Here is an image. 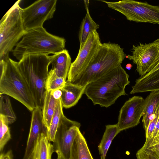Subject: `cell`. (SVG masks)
Wrapping results in <instances>:
<instances>
[{
  "mask_svg": "<svg viewBox=\"0 0 159 159\" xmlns=\"http://www.w3.org/2000/svg\"><path fill=\"white\" fill-rule=\"evenodd\" d=\"M129 75L121 64L97 80L88 84L84 93L94 105L108 107L120 96L126 94Z\"/></svg>",
  "mask_w": 159,
  "mask_h": 159,
  "instance_id": "cell-1",
  "label": "cell"
},
{
  "mask_svg": "<svg viewBox=\"0 0 159 159\" xmlns=\"http://www.w3.org/2000/svg\"><path fill=\"white\" fill-rule=\"evenodd\" d=\"M126 57L123 48L119 44H102L86 68L70 82L86 86L120 65Z\"/></svg>",
  "mask_w": 159,
  "mask_h": 159,
  "instance_id": "cell-2",
  "label": "cell"
},
{
  "mask_svg": "<svg viewBox=\"0 0 159 159\" xmlns=\"http://www.w3.org/2000/svg\"><path fill=\"white\" fill-rule=\"evenodd\" d=\"M51 62V56L38 54L25 56L16 63L18 68L29 88L35 107L42 110Z\"/></svg>",
  "mask_w": 159,
  "mask_h": 159,
  "instance_id": "cell-3",
  "label": "cell"
},
{
  "mask_svg": "<svg viewBox=\"0 0 159 159\" xmlns=\"http://www.w3.org/2000/svg\"><path fill=\"white\" fill-rule=\"evenodd\" d=\"M66 41L64 38L50 34L43 26L26 31L12 52L19 61L28 55L54 54L65 49Z\"/></svg>",
  "mask_w": 159,
  "mask_h": 159,
  "instance_id": "cell-4",
  "label": "cell"
},
{
  "mask_svg": "<svg viewBox=\"0 0 159 159\" xmlns=\"http://www.w3.org/2000/svg\"><path fill=\"white\" fill-rule=\"evenodd\" d=\"M15 61L9 57L0 61V94L10 96L32 111L35 106L25 79Z\"/></svg>",
  "mask_w": 159,
  "mask_h": 159,
  "instance_id": "cell-5",
  "label": "cell"
},
{
  "mask_svg": "<svg viewBox=\"0 0 159 159\" xmlns=\"http://www.w3.org/2000/svg\"><path fill=\"white\" fill-rule=\"evenodd\" d=\"M17 1L6 12L0 22V60H6L25 34L21 16L22 9Z\"/></svg>",
  "mask_w": 159,
  "mask_h": 159,
  "instance_id": "cell-6",
  "label": "cell"
},
{
  "mask_svg": "<svg viewBox=\"0 0 159 159\" xmlns=\"http://www.w3.org/2000/svg\"><path fill=\"white\" fill-rule=\"evenodd\" d=\"M102 1L109 8L122 14L129 21L159 24V6L133 0Z\"/></svg>",
  "mask_w": 159,
  "mask_h": 159,
  "instance_id": "cell-7",
  "label": "cell"
},
{
  "mask_svg": "<svg viewBox=\"0 0 159 159\" xmlns=\"http://www.w3.org/2000/svg\"><path fill=\"white\" fill-rule=\"evenodd\" d=\"M57 0H39L22 9L21 16L26 31L43 27L45 21L53 18Z\"/></svg>",
  "mask_w": 159,
  "mask_h": 159,
  "instance_id": "cell-8",
  "label": "cell"
},
{
  "mask_svg": "<svg viewBox=\"0 0 159 159\" xmlns=\"http://www.w3.org/2000/svg\"><path fill=\"white\" fill-rule=\"evenodd\" d=\"M80 126V123L63 116L53 142L57 159H69L72 145Z\"/></svg>",
  "mask_w": 159,
  "mask_h": 159,
  "instance_id": "cell-9",
  "label": "cell"
},
{
  "mask_svg": "<svg viewBox=\"0 0 159 159\" xmlns=\"http://www.w3.org/2000/svg\"><path fill=\"white\" fill-rule=\"evenodd\" d=\"M132 54L126 57L132 60L136 66V70L142 77L149 71L159 58V42L154 41L148 44L139 43L133 45Z\"/></svg>",
  "mask_w": 159,
  "mask_h": 159,
  "instance_id": "cell-10",
  "label": "cell"
},
{
  "mask_svg": "<svg viewBox=\"0 0 159 159\" xmlns=\"http://www.w3.org/2000/svg\"><path fill=\"white\" fill-rule=\"evenodd\" d=\"M102 44L97 30L89 34L76 58L71 63L67 81L71 82L86 68Z\"/></svg>",
  "mask_w": 159,
  "mask_h": 159,
  "instance_id": "cell-11",
  "label": "cell"
},
{
  "mask_svg": "<svg viewBox=\"0 0 159 159\" xmlns=\"http://www.w3.org/2000/svg\"><path fill=\"white\" fill-rule=\"evenodd\" d=\"M144 101L141 96H134L125 102L119 111L117 123L120 132L140 123L143 116Z\"/></svg>",
  "mask_w": 159,
  "mask_h": 159,
  "instance_id": "cell-12",
  "label": "cell"
},
{
  "mask_svg": "<svg viewBox=\"0 0 159 159\" xmlns=\"http://www.w3.org/2000/svg\"><path fill=\"white\" fill-rule=\"evenodd\" d=\"M31 124L25 153L22 159H30L40 135L47 134V129L43 120L42 110L35 107L32 111Z\"/></svg>",
  "mask_w": 159,
  "mask_h": 159,
  "instance_id": "cell-13",
  "label": "cell"
},
{
  "mask_svg": "<svg viewBox=\"0 0 159 159\" xmlns=\"http://www.w3.org/2000/svg\"><path fill=\"white\" fill-rule=\"evenodd\" d=\"M131 94L159 90V69L137 79L132 86Z\"/></svg>",
  "mask_w": 159,
  "mask_h": 159,
  "instance_id": "cell-14",
  "label": "cell"
},
{
  "mask_svg": "<svg viewBox=\"0 0 159 159\" xmlns=\"http://www.w3.org/2000/svg\"><path fill=\"white\" fill-rule=\"evenodd\" d=\"M86 87L78 86L66 80L64 87L61 89L62 94L60 99L63 107L68 108L75 105L84 93Z\"/></svg>",
  "mask_w": 159,
  "mask_h": 159,
  "instance_id": "cell-15",
  "label": "cell"
},
{
  "mask_svg": "<svg viewBox=\"0 0 159 159\" xmlns=\"http://www.w3.org/2000/svg\"><path fill=\"white\" fill-rule=\"evenodd\" d=\"M51 64L53 70L59 76L66 80L70 66L71 58L66 49L51 56Z\"/></svg>",
  "mask_w": 159,
  "mask_h": 159,
  "instance_id": "cell-16",
  "label": "cell"
},
{
  "mask_svg": "<svg viewBox=\"0 0 159 159\" xmlns=\"http://www.w3.org/2000/svg\"><path fill=\"white\" fill-rule=\"evenodd\" d=\"M69 159H93L80 129L72 145Z\"/></svg>",
  "mask_w": 159,
  "mask_h": 159,
  "instance_id": "cell-17",
  "label": "cell"
},
{
  "mask_svg": "<svg viewBox=\"0 0 159 159\" xmlns=\"http://www.w3.org/2000/svg\"><path fill=\"white\" fill-rule=\"evenodd\" d=\"M54 152L53 144L48 139L46 134L43 133L39 138L30 159H52Z\"/></svg>",
  "mask_w": 159,
  "mask_h": 159,
  "instance_id": "cell-18",
  "label": "cell"
},
{
  "mask_svg": "<svg viewBox=\"0 0 159 159\" xmlns=\"http://www.w3.org/2000/svg\"><path fill=\"white\" fill-rule=\"evenodd\" d=\"M159 105V90L150 92L144 99L142 122L145 130L147 129L151 117Z\"/></svg>",
  "mask_w": 159,
  "mask_h": 159,
  "instance_id": "cell-19",
  "label": "cell"
},
{
  "mask_svg": "<svg viewBox=\"0 0 159 159\" xmlns=\"http://www.w3.org/2000/svg\"><path fill=\"white\" fill-rule=\"evenodd\" d=\"M86 13L80 26L79 31V38L80 42L79 50L84 46L89 34L92 31L99 28V25L92 19L89 10V1H84Z\"/></svg>",
  "mask_w": 159,
  "mask_h": 159,
  "instance_id": "cell-20",
  "label": "cell"
},
{
  "mask_svg": "<svg viewBox=\"0 0 159 159\" xmlns=\"http://www.w3.org/2000/svg\"><path fill=\"white\" fill-rule=\"evenodd\" d=\"M120 132L117 124L106 125L105 131L98 146L101 159H105L107 152L112 140Z\"/></svg>",
  "mask_w": 159,
  "mask_h": 159,
  "instance_id": "cell-21",
  "label": "cell"
},
{
  "mask_svg": "<svg viewBox=\"0 0 159 159\" xmlns=\"http://www.w3.org/2000/svg\"><path fill=\"white\" fill-rule=\"evenodd\" d=\"M136 156L137 159H159V133L151 141L145 142Z\"/></svg>",
  "mask_w": 159,
  "mask_h": 159,
  "instance_id": "cell-22",
  "label": "cell"
},
{
  "mask_svg": "<svg viewBox=\"0 0 159 159\" xmlns=\"http://www.w3.org/2000/svg\"><path fill=\"white\" fill-rule=\"evenodd\" d=\"M52 90H46L42 109L44 125L48 131L50 128L51 120L54 115L58 100L52 96Z\"/></svg>",
  "mask_w": 159,
  "mask_h": 159,
  "instance_id": "cell-23",
  "label": "cell"
},
{
  "mask_svg": "<svg viewBox=\"0 0 159 159\" xmlns=\"http://www.w3.org/2000/svg\"><path fill=\"white\" fill-rule=\"evenodd\" d=\"M63 108L60 99L58 100L55 111L52 119L49 129L47 132V138L50 142H53L57 129L64 115L63 113Z\"/></svg>",
  "mask_w": 159,
  "mask_h": 159,
  "instance_id": "cell-24",
  "label": "cell"
},
{
  "mask_svg": "<svg viewBox=\"0 0 159 159\" xmlns=\"http://www.w3.org/2000/svg\"><path fill=\"white\" fill-rule=\"evenodd\" d=\"M0 115L5 116L9 125L13 123L16 117L13 110L8 96L0 94Z\"/></svg>",
  "mask_w": 159,
  "mask_h": 159,
  "instance_id": "cell-25",
  "label": "cell"
},
{
  "mask_svg": "<svg viewBox=\"0 0 159 159\" xmlns=\"http://www.w3.org/2000/svg\"><path fill=\"white\" fill-rule=\"evenodd\" d=\"M66 80L64 78L58 76L55 71L51 69L48 72L46 81V90L61 89L65 86Z\"/></svg>",
  "mask_w": 159,
  "mask_h": 159,
  "instance_id": "cell-26",
  "label": "cell"
},
{
  "mask_svg": "<svg viewBox=\"0 0 159 159\" xmlns=\"http://www.w3.org/2000/svg\"><path fill=\"white\" fill-rule=\"evenodd\" d=\"M8 123L7 118L0 115V152H2L3 148L11 139V134Z\"/></svg>",
  "mask_w": 159,
  "mask_h": 159,
  "instance_id": "cell-27",
  "label": "cell"
},
{
  "mask_svg": "<svg viewBox=\"0 0 159 159\" xmlns=\"http://www.w3.org/2000/svg\"><path fill=\"white\" fill-rule=\"evenodd\" d=\"M159 115V105L157 107L154 114L151 117L147 130L145 131L146 140L149 139L154 131L156 123Z\"/></svg>",
  "mask_w": 159,
  "mask_h": 159,
  "instance_id": "cell-28",
  "label": "cell"
},
{
  "mask_svg": "<svg viewBox=\"0 0 159 159\" xmlns=\"http://www.w3.org/2000/svg\"><path fill=\"white\" fill-rule=\"evenodd\" d=\"M0 159H13L12 150H10L6 153H0Z\"/></svg>",
  "mask_w": 159,
  "mask_h": 159,
  "instance_id": "cell-29",
  "label": "cell"
},
{
  "mask_svg": "<svg viewBox=\"0 0 159 159\" xmlns=\"http://www.w3.org/2000/svg\"><path fill=\"white\" fill-rule=\"evenodd\" d=\"M51 93L52 96L55 99L58 100L61 99L62 92L60 89H57L52 90Z\"/></svg>",
  "mask_w": 159,
  "mask_h": 159,
  "instance_id": "cell-30",
  "label": "cell"
},
{
  "mask_svg": "<svg viewBox=\"0 0 159 159\" xmlns=\"http://www.w3.org/2000/svg\"><path fill=\"white\" fill-rule=\"evenodd\" d=\"M159 69V58L155 62L150 69L148 73L153 72Z\"/></svg>",
  "mask_w": 159,
  "mask_h": 159,
  "instance_id": "cell-31",
  "label": "cell"
},
{
  "mask_svg": "<svg viewBox=\"0 0 159 159\" xmlns=\"http://www.w3.org/2000/svg\"><path fill=\"white\" fill-rule=\"evenodd\" d=\"M132 67V65L130 63H128L126 64L125 66L126 69L128 70H130Z\"/></svg>",
  "mask_w": 159,
  "mask_h": 159,
  "instance_id": "cell-32",
  "label": "cell"
},
{
  "mask_svg": "<svg viewBox=\"0 0 159 159\" xmlns=\"http://www.w3.org/2000/svg\"><path fill=\"white\" fill-rule=\"evenodd\" d=\"M155 41L159 42V38L157 39V40H156Z\"/></svg>",
  "mask_w": 159,
  "mask_h": 159,
  "instance_id": "cell-33",
  "label": "cell"
}]
</instances>
